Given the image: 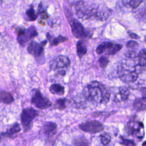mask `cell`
<instances>
[{"instance_id": "22", "label": "cell", "mask_w": 146, "mask_h": 146, "mask_svg": "<svg viewBox=\"0 0 146 146\" xmlns=\"http://www.w3.org/2000/svg\"><path fill=\"white\" fill-rule=\"evenodd\" d=\"M124 6L136 9L141 4L143 0H122Z\"/></svg>"}, {"instance_id": "8", "label": "cell", "mask_w": 146, "mask_h": 146, "mask_svg": "<svg viewBox=\"0 0 146 146\" xmlns=\"http://www.w3.org/2000/svg\"><path fill=\"white\" fill-rule=\"evenodd\" d=\"M69 18L68 21L71 26L72 34L76 38H87L90 36L89 32H88L83 26V25L75 18Z\"/></svg>"}, {"instance_id": "30", "label": "cell", "mask_w": 146, "mask_h": 146, "mask_svg": "<svg viewBox=\"0 0 146 146\" xmlns=\"http://www.w3.org/2000/svg\"><path fill=\"white\" fill-rule=\"evenodd\" d=\"M126 46L129 49H134L138 46V43L134 40H130L127 43Z\"/></svg>"}, {"instance_id": "9", "label": "cell", "mask_w": 146, "mask_h": 146, "mask_svg": "<svg viewBox=\"0 0 146 146\" xmlns=\"http://www.w3.org/2000/svg\"><path fill=\"white\" fill-rule=\"evenodd\" d=\"M79 129L82 131L90 133H96L102 131L104 126L100 122L96 120H87L79 125Z\"/></svg>"}, {"instance_id": "3", "label": "cell", "mask_w": 146, "mask_h": 146, "mask_svg": "<svg viewBox=\"0 0 146 146\" xmlns=\"http://www.w3.org/2000/svg\"><path fill=\"white\" fill-rule=\"evenodd\" d=\"M70 66V60L66 56L59 55L52 61L50 68L56 74L64 76Z\"/></svg>"}, {"instance_id": "4", "label": "cell", "mask_w": 146, "mask_h": 146, "mask_svg": "<svg viewBox=\"0 0 146 146\" xmlns=\"http://www.w3.org/2000/svg\"><path fill=\"white\" fill-rule=\"evenodd\" d=\"M124 129L128 136H133L140 140L144 136V124L140 121L130 120L125 125Z\"/></svg>"}, {"instance_id": "27", "label": "cell", "mask_w": 146, "mask_h": 146, "mask_svg": "<svg viewBox=\"0 0 146 146\" xmlns=\"http://www.w3.org/2000/svg\"><path fill=\"white\" fill-rule=\"evenodd\" d=\"M100 137L101 143L104 145H108L111 141V137L110 135L107 132H104V133L101 134L100 136Z\"/></svg>"}, {"instance_id": "17", "label": "cell", "mask_w": 146, "mask_h": 146, "mask_svg": "<svg viewBox=\"0 0 146 146\" xmlns=\"http://www.w3.org/2000/svg\"><path fill=\"white\" fill-rule=\"evenodd\" d=\"M76 50H77V54L79 58H82L85 55V54L87 52V47L83 40H80L77 42Z\"/></svg>"}, {"instance_id": "21", "label": "cell", "mask_w": 146, "mask_h": 146, "mask_svg": "<svg viewBox=\"0 0 146 146\" xmlns=\"http://www.w3.org/2000/svg\"><path fill=\"white\" fill-rule=\"evenodd\" d=\"M122 47H123V46L121 44L112 43V45L110 46V47L108 48V50L106 51V52L105 54L108 55H115V54H116L118 51H119L121 49Z\"/></svg>"}, {"instance_id": "2", "label": "cell", "mask_w": 146, "mask_h": 146, "mask_svg": "<svg viewBox=\"0 0 146 146\" xmlns=\"http://www.w3.org/2000/svg\"><path fill=\"white\" fill-rule=\"evenodd\" d=\"M118 74L120 79L127 84L135 82L138 78V72L136 68L125 64H122L119 67Z\"/></svg>"}, {"instance_id": "5", "label": "cell", "mask_w": 146, "mask_h": 146, "mask_svg": "<svg viewBox=\"0 0 146 146\" xmlns=\"http://www.w3.org/2000/svg\"><path fill=\"white\" fill-rule=\"evenodd\" d=\"M38 115V112L32 107L24 108L21 115V120L24 131H29L32 125L33 121Z\"/></svg>"}, {"instance_id": "25", "label": "cell", "mask_w": 146, "mask_h": 146, "mask_svg": "<svg viewBox=\"0 0 146 146\" xmlns=\"http://www.w3.org/2000/svg\"><path fill=\"white\" fill-rule=\"evenodd\" d=\"M66 99L65 98L57 99L55 103V108L59 110H62L66 108Z\"/></svg>"}, {"instance_id": "14", "label": "cell", "mask_w": 146, "mask_h": 146, "mask_svg": "<svg viewBox=\"0 0 146 146\" xmlns=\"http://www.w3.org/2000/svg\"><path fill=\"white\" fill-rule=\"evenodd\" d=\"M134 109L137 111H141L146 110V96L136 98L133 103Z\"/></svg>"}, {"instance_id": "10", "label": "cell", "mask_w": 146, "mask_h": 146, "mask_svg": "<svg viewBox=\"0 0 146 146\" xmlns=\"http://www.w3.org/2000/svg\"><path fill=\"white\" fill-rule=\"evenodd\" d=\"M47 42V41L46 40H43L40 43L32 41L28 46L27 51L30 54L34 55L35 57H39L43 53L44 47Z\"/></svg>"}, {"instance_id": "1", "label": "cell", "mask_w": 146, "mask_h": 146, "mask_svg": "<svg viewBox=\"0 0 146 146\" xmlns=\"http://www.w3.org/2000/svg\"><path fill=\"white\" fill-rule=\"evenodd\" d=\"M82 97L85 101L92 104H106L110 100V93L106 86L94 80L84 87Z\"/></svg>"}, {"instance_id": "12", "label": "cell", "mask_w": 146, "mask_h": 146, "mask_svg": "<svg viewBox=\"0 0 146 146\" xmlns=\"http://www.w3.org/2000/svg\"><path fill=\"white\" fill-rule=\"evenodd\" d=\"M21 131L19 124L17 123L11 125L5 132L1 133V136H4L9 138H14L17 136V134Z\"/></svg>"}, {"instance_id": "20", "label": "cell", "mask_w": 146, "mask_h": 146, "mask_svg": "<svg viewBox=\"0 0 146 146\" xmlns=\"http://www.w3.org/2000/svg\"><path fill=\"white\" fill-rule=\"evenodd\" d=\"M137 64L141 67H144L146 65V49L141 50L137 56Z\"/></svg>"}, {"instance_id": "26", "label": "cell", "mask_w": 146, "mask_h": 146, "mask_svg": "<svg viewBox=\"0 0 146 146\" xmlns=\"http://www.w3.org/2000/svg\"><path fill=\"white\" fill-rule=\"evenodd\" d=\"M75 146H90L86 139L83 137H78L74 140Z\"/></svg>"}, {"instance_id": "29", "label": "cell", "mask_w": 146, "mask_h": 146, "mask_svg": "<svg viewBox=\"0 0 146 146\" xmlns=\"http://www.w3.org/2000/svg\"><path fill=\"white\" fill-rule=\"evenodd\" d=\"M99 63L100 64V66L103 68H105L107 64L109 63V60L104 56H102L99 59Z\"/></svg>"}, {"instance_id": "31", "label": "cell", "mask_w": 146, "mask_h": 146, "mask_svg": "<svg viewBox=\"0 0 146 146\" xmlns=\"http://www.w3.org/2000/svg\"><path fill=\"white\" fill-rule=\"evenodd\" d=\"M15 32L17 34V36H22V35H23L25 33H26V31L23 28V27H18L15 29Z\"/></svg>"}, {"instance_id": "33", "label": "cell", "mask_w": 146, "mask_h": 146, "mask_svg": "<svg viewBox=\"0 0 146 146\" xmlns=\"http://www.w3.org/2000/svg\"><path fill=\"white\" fill-rule=\"evenodd\" d=\"M40 17L42 19H47L48 18V15L45 12H41Z\"/></svg>"}, {"instance_id": "13", "label": "cell", "mask_w": 146, "mask_h": 146, "mask_svg": "<svg viewBox=\"0 0 146 146\" xmlns=\"http://www.w3.org/2000/svg\"><path fill=\"white\" fill-rule=\"evenodd\" d=\"M56 128L57 125L56 123L51 121H48L44 124L43 131L47 137H51L56 133Z\"/></svg>"}, {"instance_id": "32", "label": "cell", "mask_w": 146, "mask_h": 146, "mask_svg": "<svg viewBox=\"0 0 146 146\" xmlns=\"http://www.w3.org/2000/svg\"><path fill=\"white\" fill-rule=\"evenodd\" d=\"M129 36L130 38H132V39H137L139 38V36L135 33H132V32H128V33Z\"/></svg>"}, {"instance_id": "28", "label": "cell", "mask_w": 146, "mask_h": 146, "mask_svg": "<svg viewBox=\"0 0 146 146\" xmlns=\"http://www.w3.org/2000/svg\"><path fill=\"white\" fill-rule=\"evenodd\" d=\"M120 139H121L120 144L121 145H123L124 146H136L135 143L132 140L125 139L122 136H120Z\"/></svg>"}, {"instance_id": "18", "label": "cell", "mask_w": 146, "mask_h": 146, "mask_svg": "<svg viewBox=\"0 0 146 146\" xmlns=\"http://www.w3.org/2000/svg\"><path fill=\"white\" fill-rule=\"evenodd\" d=\"M47 38L48 39L51 46H56L59 43L68 40V39L66 37L63 36L61 35L58 36L57 38H52L51 35H49V34H47Z\"/></svg>"}, {"instance_id": "35", "label": "cell", "mask_w": 146, "mask_h": 146, "mask_svg": "<svg viewBox=\"0 0 146 146\" xmlns=\"http://www.w3.org/2000/svg\"><path fill=\"white\" fill-rule=\"evenodd\" d=\"M142 146H146V140L143 143Z\"/></svg>"}, {"instance_id": "23", "label": "cell", "mask_w": 146, "mask_h": 146, "mask_svg": "<svg viewBox=\"0 0 146 146\" xmlns=\"http://www.w3.org/2000/svg\"><path fill=\"white\" fill-rule=\"evenodd\" d=\"M26 15L30 21H35L37 18V14H36L33 6H31L30 7L27 9L26 12Z\"/></svg>"}, {"instance_id": "11", "label": "cell", "mask_w": 146, "mask_h": 146, "mask_svg": "<svg viewBox=\"0 0 146 146\" xmlns=\"http://www.w3.org/2000/svg\"><path fill=\"white\" fill-rule=\"evenodd\" d=\"M129 90L126 87H120L117 88L113 97V101L116 103L126 100L129 95Z\"/></svg>"}, {"instance_id": "34", "label": "cell", "mask_w": 146, "mask_h": 146, "mask_svg": "<svg viewBox=\"0 0 146 146\" xmlns=\"http://www.w3.org/2000/svg\"><path fill=\"white\" fill-rule=\"evenodd\" d=\"M140 91L144 96H146V87H143L140 88Z\"/></svg>"}, {"instance_id": "16", "label": "cell", "mask_w": 146, "mask_h": 146, "mask_svg": "<svg viewBox=\"0 0 146 146\" xmlns=\"http://www.w3.org/2000/svg\"><path fill=\"white\" fill-rule=\"evenodd\" d=\"M50 92L55 95H63L64 94V88L60 84L55 83L50 87Z\"/></svg>"}, {"instance_id": "36", "label": "cell", "mask_w": 146, "mask_h": 146, "mask_svg": "<svg viewBox=\"0 0 146 146\" xmlns=\"http://www.w3.org/2000/svg\"><path fill=\"white\" fill-rule=\"evenodd\" d=\"M145 42H146V36H145Z\"/></svg>"}, {"instance_id": "6", "label": "cell", "mask_w": 146, "mask_h": 146, "mask_svg": "<svg viewBox=\"0 0 146 146\" xmlns=\"http://www.w3.org/2000/svg\"><path fill=\"white\" fill-rule=\"evenodd\" d=\"M31 103L36 107L44 110L48 108L52 105L51 101L48 98L44 96L39 90H34L31 99Z\"/></svg>"}, {"instance_id": "24", "label": "cell", "mask_w": 146, "mask_h": 146, "mask_svg": "<svg viewBox=\"0 0 146 146\" xmlns=\"http://www.w3.org/2000/svg\"><path fill=\"white\" fill-rule=\"evenodd\" d=\"M25 35L29 39H31L38 35L37 31L34 26H30L25 33Z\"/></svg>"}, {"instance_id": "15", "label": "cell", "mask_w": 146, "mask_h": 146, "mask_svg": "<svg viewBox=\"0 0 146 146\" xmlns=\"http://www.w3.org/2000/svg\"><path fill=\"white\" fill-rule=\"evenodd\" d=\"M14 98L12 95L5 90L1 91V102L6 104H11L14 102Z\"/></svg>"}, {"instance_id": "7", "label": "cell", "mask_w": 146, "mask_h": 146, "mask_svg": "<svg viewBox=\"0 0 146 146\" xmlns=\"http://www.w3.org/2000/svg\"><path fill=\"white\" fill-rule=\"evenodd\" d=\"M75 12L77 16L80 18L88 19L92 16L98 18L99 14V9H96L94 8L88 7L83 3H78L75 7Z\"/></svg>"}, {"instance_id": "19", "label": "cell", "mask_w": 146, "mask_h": 146, "mask_svg": "<svg viewBox=\"0 0 146 146\" xmlns=\"http://www.w3.org/2000/svg\"><path fill=\"white\" fill-rule=\"evenodd\" d=\"M112 44V42H105L102 43L100 44L98 46V47L96 50L97 54L100 55V54L106 53Z\"/></svg>"}]
</instances>
